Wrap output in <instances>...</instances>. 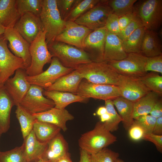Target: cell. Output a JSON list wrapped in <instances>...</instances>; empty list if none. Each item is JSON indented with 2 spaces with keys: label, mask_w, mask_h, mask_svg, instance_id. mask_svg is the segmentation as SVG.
<instances>
[{
  "label": "cell",
  "mask_w": 162,
  "mask_h": 162,
  "mask_svg": "<svg viewBox=\"0 0 162 162\" xmlns=\"http://www.w3.org/2000/svg\"><path fill=\"white\" fill-rule=\"evenodd\" d=\"M74 70L90 82L117 86L119 85L121 75L106 62H93L80 65Z\"/></svg>",
  "instance_id": "6da1fadb"
},
{
  "label": "cell",
  "mask_w": 162,
  "mask_h": 162,
  "mask_svg": "<svg viewBox=\"0 0 162 162\" xmlns=\"http://www.w3.org/2000/svg\"><path fill=\"white\" fill-rule=\"evenodd\" d=\"M47 45L53 57L65 67L74 70L80 65L94 62L88 53L74 46L56 41Z\"/></svg>",
  "instance_id": "7a4b0ae2"
},
{
  "label": "cell",
  "mask_w": 162,
  "mask_h": 162,
  "mask_svg": "<svg viewBox=\"0 0 162 162\" xmlns=\"http://www.w3.org/2000/svg\"><path fill=\"white\" fill-rule=\"evenodd\" d=\"M40 18L47 44L55 40L57 36L64 30L66 22L61 17L58 9L56 0H42Z\"/></svg>",
  "instance_id": "3957f363"
},
{
  "label": "cell",
  "mask_w": 162,
  "mask_h": 162,
  "mask_svg": "<svg viewBox=\"0 0 162 162\" xmlns=\"http://www.w3.org/2000/svg\"><path fill=\"white\" fill-rule=\"evenodd\" d=\"M116 140V137L105 128L103 123L99 122L93 129L81 135L78 140V145L80 149L92 154Z\"/></svg>",
  "instance_id": "277c9868"
},
{
  "label": "cell",
  "mask_w": 162,
  "mask_h": 162,
  "mask_svg": "<svg viewBox=\"0 0 162 162\" xmlns=\"http://www.w3.org/2000/svg\"><path fill=\"white\" fill-rule=\"evenodd\" d=\"M45 34L44 31L40 32L30 44L31 61L30 66L26 70L27 76H33L41 73L44 71V65L51 62L53 56L48 50Z\"/></svg>",
  "instance_id": "5b68a950"
},
{
  "label": "cell",
  "mask_w": 162,
  "mask_h": 162,
  "mask_svg": "<svg viewBox=\"0 0 162 162\" xmlns=\"http://www.w3.org/2000/svg\"><path fill=\"white\" fill-rule=\"evenodd\" d=\"M134 11L146 29L156 31L162 22V0H140L134 5Z\"/></svg>",
  "instance_id": "8992f818"
},
{
  "label": "cell",
  "mask_w": 162,
  "mask_h": 162,
  "mask_svg": "<svg viewBox=\"0 0 162 162\" xmlns=\"http://www.w3.org/2000/svg\"><path fill=\"white\" fill-rule=\"evenodd\" d=\"M146 58L141 53H130L122 60L107 62L121 75L140 78L147 73L144 70Z\"/></svg>",
  "instance_id": "52a82bcc"
},
{
  "label": "cell",
  "mask_w": 162,
  "mask_h": 162,
  "mask_svg": "<svg viewBox=\"0 0 162 162\" xmlns=\"http://www.w3.org/2000/svg\"><path fill=\"white\" fill-rule=\"evenodd\" d=\"M8 41L0 35V87L19 68L24 69L22 59L14 55L9 49Z\"/></svg>",
  "instance_id": "ba28073f"
},
{
  "label": "cell",
  "mask_w": 162,
  "mask_h": 162,
  "mask_svg": "<svg viewBox=\"0 0 162 162\" xmlns=\"http://www.w3.org/2000/svg\"><path fill=\"white\" fill-rule=\"evenodd\" d=\"M74 69L64 66L58 59L53 57L49 68L38 75L26 78L31 85H34L45 89L54 83L61 77L72 72Z\"/></svg>",
  "instance_id": "9c48e42d"
},
{
  "label": "cell",
  "mask_w": 162,
  "mask_h": 162,
  "mask_svg": "<svg viewBox=\"0 0 162 162\" xmlns=\"http://www.w3.org/2000/svg\"><path fill=\"white\" fill-rule=\"evenodd\" d=\"M76 94L85 98H92L105 101L112 100L121 96L117 86L93 83L86 80L81 81Z\"/></svg>",
  "instance_id": "30bf717a"
},
{
  "label": "cell",
  "mask_w": 162,
  "mask_h": 162,
  "mask_svg": "<svg viewBox=\"0 0 162 162\" xmlns=\"http://www.w3.org/2000/svg\"><path fill=\"white\" fill-rule=\"evenodd\" d=\"M112 13L108 0H100L74 22L93 31L104 27L108 16Z\"/></svg>",
  "instance_id": "8fae6325"
},
{
  "label": "cell",
  "mask_w": 162,
  "mask_h": 162,
  "mask_svg": "<svg viewBox=\"0 0 162 162\" xmlns=\"http://www.w3.org/2000/svg\"><path fill=\"white\" fill-rule=\"evenodd\" d=\"M44 89L34 85L31 86L20 105L32 114L45 111L55 107L51 100L44 97Z\"/></svg>",
  "instance_id": "7c38bea8"
},
{
  "label": "cell",
  "mask_w": 162,
  "mask_h": 162,
  "mask_svg": "<svg viewBox=\"0 0 162 162\" xmlns=\"http://www.w3.org/2000/svg\"><path fill=\"white\" fill-rule=\"evenodd\" d=\"M3 35L9 42L8 47L15 56L24 61L26 70L30 66L31 61L30 53V44L14 28H6Z\"/></svg>",
  "instance_id": "4fadbf2b"
},
{
  "label": "cell",
  "mask_w": 162,
  "mask_h": 162,
  "mask_svg": "<svg viewBox=\"0 0 162 162\" xmlns=\"http://www.w3.org/2000/svg\"><path fill=\"white\" fill-rule=\"evenodd\" d=\"M14 75L9 78L3 87L13 101L14 105L19 104L24 98L31 85L26 78V70L23 68L17 70Z\"/></svg>",
  "instance_id": "5bb4252c"
},
{
  "label": "cell",
  "mask_w": 162,
  "mask_h": 162,
  "mask_svg": "<svg viewBox=\"0 0 162 162\" xmlns=\"http://www.w3.org/2000/svg\"><path fill=\"white\" fill-rule=\"evenodd\" d=\"M14 28L30 44L40 32L44 31L40 17L31 13L21 15Z\"/></svg>",
  "instance_id": "9a60e30c"
},
{
  "label": "cell",
  "mask_w": 162,
  "mask_h": 162,
  "mask_svg": "<svg viewBox=\"0 0 162 162\" xmlns=\"http://www.w3.org/2000/svg\"><path fill=\"white\" fill-rule=\"evenodd\" d=\"M92 30L74 22L66 21L63 31L55 41L64 43L82 50L84 40Z\"/></svg>",
  "instance_id": "2e32d148"
},
{
  "label": "cell",
  "mask_w": 162,
  "mask_h": 162,
  "mask_svg": "<svg viewBox=\"0 0 162 162\" xmlns=\"http://www.w3.org/2000/svg\"><path fill=\"white\" fill-rule=\"evenodd\" d=\"M107 32L105 27L94 30L88 35L84 40L82 50L91 56L94 62L104 61Z\"/></svg>",
  "instance_id": "e0dca14e"
},
{
  "label": "cell",
  "mask_w": 162,
  "mask_h": 162,
  "mask_svg": "<svg viewBox=\"0 0 162 162\" xmlns=\"http://www.w3.org/2000/svg\"><path fill=\"white\" fill-rule=\"evenodd\" d=\"M118 87L120 96L134 103L150 91L140 78L121 75Z\"/></svg>",
  "instance_id": "ac0fdd59"
},
{
  "label": "cell",
  "mask_w": 162,
  "mask_h": 162,
  "mask_svg": "<svg viewBox=\"0 0 162 162\" xmlns=\"http://www.w3.org/2000/svg\"><path fill=\"white\" fill-rule=\"evenodd\" d=\"M36 120L54 124L64 132L68 129L66 123L73 120L74 116L65 108L61 109L53 107L45 111L33 114Z\"/></svg>",
  "instance_id": "d6986e66"
},
{
  "label": "cell",
  "mask_w": 162,
  "mask_h": 162,
  "mask_svg": "<svg viewBox=\"0 0 162 162\" xmlns=\"http://www.w3.org/2000/svg\"><path fill=\"white\" fill-rule=\"evenodd\" d=\"M127 54L123 49L119 38L107 31L105 44L104 61L121 60L126 58Z\"/></svg>",
  "instance_id": "ffe728a7"
},
{
  "label": "cell",
  "mask_w": 162,
  "mask_h": 162,
  "mask_svg": "<svg viewBox=\"0 0 162 162\" xmlns=\"http://www.w3.org/2000/svg\"><path fill=\"white\" fill-rule=\"evenodd\" d=\"M82 79L81 75L76 70H74L71 73L59 78L45 90L68 92L76 94Z\"/></svg>",
  "instance_id": "44dd1931"
},
{
  "label": "cell",
  "mask_w": 162,
  "mask_h": 162,
  "mask_svg": "<svg viewBox=\"0 0 162 162\" xmlns=\"http://www.w3.org/2000/svg\"><path fill=\"white\" fill-rule=\"evenodd\" d=\"M162 44L155 31L146 29L141 47L140 53L146 57L162 55Z\"/></svg>",
  "instance_id": "7402d4cb"
},
{
  "label": "cell",
  "mask_w": 162,
  "mask_h": 162,
  "mask_svg": "<svg viewBox=\"0 0 162 162\" xmlns=\"http://www.w3.org/2000/svg\"><path fill=\"white\" fill-rule=\"evenodd\" d=\"M21 15L16 0H0V24L6 28H14Z\"/></svg>",
  "instance_id": "603a6c76"
},
{
  "label": "cell",
  "mask_w": 162,
  "mask_h": 162,
  "mask_svg": "<svg viewBox=\"0 0 162 162\" xmlns=\"http://www.w3.org/2000/svg\"><path fill=\"white\" fill-rule=\"evenodd\" d=\"M25 151L29 162L41 159L48 147V143L41 142L37 139L33 130L24 140Z\"/></svg>",
  "instance_id": "cb8c5ba5"
},
{
  "label": "cell",
  "mask_w": 162,
  "mask_h": 162,
  "mask_svg": "<svg viewBox=\"0 0 162 162\" xmlns=\"http://www.w3.org/2000/svg\"><path fill=\"white\" fill-rule=\"evenodd\" d=\"M68 144L60 133L48 143L47 148L42 159L55 162L68 153Z\"/></svg>",
  "instance_id": "d4e9b609"
},
{
  "label": "cell",
  "mask_w": 162,
  "mask_h": 162,
  "mask_svg": "<svg viewBox=\"0 0 162 162\" xmlns=\"http://www.w3.org/2000/svg\"><path fill=\"white\" fill-rule=\"evenodd\" d=\"M43 95L52 100L55 104V107L64 109L70 104L76 102H86L89 99L82 98L71 93L56 91L44 90Z\"/></svg>",
  "instance_id": "484cf974"
},
{
  "label": "cell",
  "mask_w": 162,
  "mask_h": 162,
  "mask_svg": "<svg viewBox=\"0 0 162 162\" xmlns=\"http://www.w3.org/2000/svg\"><path fill=\"white\" fill-rule=\"evenodd\" d=\"M14 106L13 101L3 86L0 87V130L2 134L9 128L11 111Z\"/></svg>",
  "instance_id": "4316f807"
},
{
  "label": "cell",
  "mask_w": 162,
  "mask_h": 162,
  "mask_svg": "<svg viewBox=\"0 0 162 162\" xmlns=\"http://www.w3.org/2000/svg\"><path fill=\"white\" fill-rule=\"evenodd\" d=\"M32 130L39 141L48 143L60 133L61 130L54 124L36 119Z\"/></svg>",
  "instance_id": "83f0119b"
},
{
  "label": "cell",
  "mask_w": 162,
  "mask_h": 162,
  "mask_svg": "<svg viewBox=\"0 0 162 162\" xmlns=\"http://www.w3.org/2000/svg\"><path fill=\"white\" fill-rule=\"evenodd\" d=\"M160 97L157 93L150 91L134 102L133 114L134 119L141 116L148 115L154 104Z\"/></svg>",
  "instance_id": "f1b7e54d"
},
{
  "label": "cell",
  "mask_w": 162,
  "mask_h": 162,
  "mask_svg": "<svg viewBox=\"0 0 162 162\" xmlns=\"http://www.w3.org/2000/svg\"><path fill=\"white\" fill-rule=\"evenodd\" d=\"M112 100L122 119L124 128L128 130L134 120L133 117L134 103L121 96Z\"/></svg>",
  "instance_id": "f546056e"
},
{
  "label": "cell",
  "mask_w": 162,
  "mask_h": 162,
  "mask_svg": "<svg viewBox=\"0 0 162 162\" xmlns=\"http://www.w3.org/2000/svg\"><path fill=\"white\" fill-rule=\"evenodd\" d=\"M146 29L144 26L140 27L122 41L123 49L126 53H141V47Z\"/></svg>",
  "instance_id": "4dcf8cb0"
},
{
  "label": "cell",
  "mask_w": 162,
  "mask_h": 162,
  "mask_svg": "<svg viewBox=\"0 0 162 162\" xmlns=\"http://www.w3.org/2000/svg\"><path fill=\"white\" fill-rule=\"evenodd\" d=\"M15 110L16 117L20 125L22 137L24 140L32 130L36 119L20 104Z\"/></svg>",
  "instance_id": "1f68e13d"
},
{
  "label": "cell",
  "mask_w": 162,
  "mask_h": 162,
  "mask_svg": "<svg viewBox=\"0 0 162 162\" xmlns=\"http://www.w3.org/2000/svg\"><path fill=\"white\" fill-rule=\"evenodd\" d=\"M100 0H76L70 11L64 19L74 22L88 10L97 4Z\"/></svg>",
  "instance_id": "d6a6232c"
},
{
  "label": "cell",
  "mask_w": 162,
  "mask_h": 162,
  "mask_svg": "<svg viewBox=\"0 0 162 162\" xmlns=\"http://www.w3.org/2000/svg\"><path fill=\"white\" fill-rule=\"evenodd\" d=\"M136 0H108V4L112 13L118 17L133 12Z\"/></svg>",
  "instance_id": "836d02e7"
},
{
  "label": "cell",
  "mask_w": 162,
  "mask_h": 162,
  "mask_svg": "<svg viewBox=\"0 0 162 162\" xmlns=\"http://www.w3.org/2000/svg\"><path fill=\"white\" fill-rule=\"evenodd\" d=\"M0 162H29L25 152L24 144L6 151H0Z\"/></svg>",
  "instance_id": "e575fe53"
},
{
  "label": "cell",
  "mask_w": 162,
  "mask_h": 162,
  "mask_svg": "<svg viewBox=\"0 0 162 162\" xmlns=\"http://www.w3.org/2000/svg\"><path fill=\"white\" fill-rule=\"evenodd\" d=\"M140 79L143 84L150 91L162 95V76L154 72L147 73Z\"/></svg>",
  "instance_id": "d590c367"
},
{
  "label": "cell",
  "mask_w": 162,
  "mask_h": 162,
  "mask_svg": "<svg viewBox=\"0 0 162 162\" xmlns=\"http://www.w3.org/2000/svg\"><path fill=\"white\" fill-rule=\"evenodd\" d=\"M105 107L106 111L110 115V118L107 121L103 123L105 128L110 132L117 130L122 119L116 110L112 100H105Z\"/></svg>",
  "instance_id": "8d00e7d4"
},
{
  "label": "cell",
  "mask_w": 162,
  "mask_h": 162,
  "mask_svg": "<svg viewBox=\"0 0 162 162\" xmlns=\"http://www.w3.org/2000/svg\"><path fill=\"white\" fill-rule=\"evenodd\" d=\"M17 7L21 15L26 13H32L39 16L42 0H16Z\"/></svg>",
  "instance_id": "74e56055"
},
{
  "label": "cell",
  "mask_w": 162,
  "mask_h": 162,
  "mask_svg": "<svg viewBox=\"0 0 162 162\" xmlns=\"http://www.w3.org/2000/svg\"><path fill=\"white\" fill-rule=\"evenodd\" d=\"M119 154L105 148L94 154H91L92 162H116Z\"/></svg>",
  "instance_id": "f35d334b"
},
{
  "label": "cell",
  "mask_w": 162,
  "mask_h": 162,
  "mask_svg": "<svg viewBox=\"0 0 162 162\" xmlns=\"http://www.w3.org/2000/svg\"><path fill=\"white\" fill-rule=\"evenodd\" d=\"M145 71L160 73L162 74V55L146 58L144 67Z\"/></svg>",
  "instance_id": "ab89813d"
},
{
  "label": "cell",
  "mask_w": 162,
  "mask_h": 162,
  "mask_svg": "<svg viewBox=\"0 0 162 162\" xmlns=\"http://www.w3.org/2000/svg\"><path fill=\"white\" fill-rule=\"evenodd\" d=\"M157 118L150 115L140 116L134 119V122L143 128L146 134L152 133Z\"/></svg>",
  "instance_id": "60d3db41"
},
{
  "label": "cell",
  "mask_w": 162,
  "mask_h": 162,
  "mask_svg": "<svg viewBox=\"0 0 162 162\" xmlns=\"http://www.w3.org/2000/svg\"><path fill=\"white\" fill-rule=\"evenodd\" d=\"M142 26H143L141 20L136 14L130 23L121 31L120 34L118 37L122 41L127 38L137 28Z\"/></svg>",
  "instance_id": "b9f144b4"
},
{
  "label": "cell",
  "mask_w": 162,
  "mask_h": 162,
  "mask_svg": "<svg viewBox=\"0 0 162 162\" xmlns=\"http://www.w3.org/2000/svg\"><path fill=\"white\" fill-rule=\"evenodd\" d=\"M119 17L112 13L108 16L104 27L108 32L118 36L121 33L119 24Z\"/></svg>",
  "instance_id": "7bdbcfd3"
},
{
  "label": "cell",
  "mask_w": 162,
  "mask_h": 162,
  "mask_svg": "<svg viewBox=\"0 0 162 162\" xmlns=\"http://www.w3.org/2000/svg\"><path fill=\"white\" fill-rule=\"evenodd\" d=\"M128 130L130 139L136 141L143 139L146 134L143 128L134 121Z\"/></svg>",
  "instance_id": "ee69618b"
},
{
  "label": "cell",
  "mask_w": 162,
  "mask_h": 162,
  "mask_svg": "<svg viewBox=\"0 0 162 162\" xmlns=\"http://www.w3.org/2000/svg\"><path fill=\"white\" fill-rule=\"evenodd\" d=\"M76 0H56L58 9L62 18L64 20Z\"/></svg>",
  "instance_id": "f6af8a7d"
},
{
  "label": "cell",
  "mask_w": 162,
  "mask_h": 162,
  "mask_svg": "<svg viewBox=\"0 0 162 162\" xmlns=\"http://www.w3.org/2000/svg\"><path fill=\"white\" fill-rule=\"evenodd\" d=\"M143 139L153 143L158 151L162 153V135H156L152 133L146 134L144 135Z\"/></svg>",
  "instance_id": "bcb514c9"
},
{
  "label": "cell",
  "mask_w": 162,
  "mask_h": 162,
  "mask_svg": "<svg viewBox=\"0 0 162 162\" xmlns=\"http://www.w3.org/2000/svg\"><path fill=\"white\" fill-rule=\"evenodd\" d=\"M136 15L134 11L119 17L118 24L121 31L130 23Z\"/></svg>",
  "instance_id": "7dc6e473"
},
{
  "label": "cell",
  "mask_w": 162,
  "mask_h": 162,
  "mask_svg": "<svg viewBox=\"0 0 162 162\" xmlns=\"http://www.w3.org/2000/svg\"><path fill=\"white\" fill-rule=\"evenodd\" d=\"M150 115L157 118L162 116V101L159 99L154 104L149 113Z\"/></svg>",
  "instance_id": "c3c4849f"
},
{
  "label": "cell",
  "mask_w": 162,
  "mask_h": 162,
  "mask_svg": "<svg viewBox=\"0 0 162 162\" xmlns=\"http://www.w3.org/2000/svg\"><path fill=\"white\" fill-rule=\"evenodd\" d=\"M152 133L156 135H162V116L157 118Z\"/></svg>",
  "instance_id": "681fc988"
},
{
  "label": "cell",
  "mask_w": 162,
  "mask_h": 162,
  "mask_svg": "<svg viewBox=\"0 0 162 162\" xmlns=\"http://www.w3.org/2000/svg\"><path fill=\"white\" fill-rule=\"evenodd\" d=\"M80 157L79 162H92L91 154L86 151L80 149Z\"/></svg>",
  "instance_id": "f907efd6"
},
{
  "label": "cell",
  "mask_w": 162,
  "mask_h": 162,
  "mask_svg": "<svg viewBox=\"0 0 162 162\" xmlns=\"http://www.w3.org/2000/svg\"><path fill=\"white\" fill-rule=\"evenodd\" d=\"M55 162H73L70 158V155L68 152Z\"/></svg>",
  "instance_id": "816d5d0a"
},
{
  "label": "cell",
  "mask_w": 162,
  "mask_h": 162,
  "mask_svg": "<svg viewBox=\"0 0 162 162\" xmlns=\"http://www.w3.org/2000/svg\"><path fill=\"white\" fill-rule=\"evenodd\" d=\"M100 121L102 123H104L109 120L110 118V114L106 112L105 113L100 116Z\"/></svg>",
  "instance_id": "f5cc1de1"
},
{
  "label": "cell",
  "mask_w": 162,
  "mask_h": 162,
  "mask_svg": "<svg viewBox=\"0 0 162 162\" xmlns=\"http://www.w3.org/2000/svg\"><path fill=\"white\" fill-rule=\"evenodd\" d=\"M107 112L106 110L105 106H101L99 107L96 111L97 115L100 116Z\"/></svg>",
  "instance_id": "db71d44e"
},
{
  "label": "cell",
  "mask_w": 162,
  "mask_h": 162,
  "mask_svg": "<svg viewBox=\"0 0 162 162\" xmlns=\"http://www.w3.org/2000/svg\"><path fill=\"white\" fill-rule=\"evenodd\" d=\"M5 28L0 24V35L4 33Z\"/></svg>",
  "instance_id": "11a10c76"
},
{
  "label": "cell",
  "mask_w": 162,
  "mask_h": 162,
  "mask_svg": "<svg viewBox=\"0 0 162 162\" xmlns=\"http://www.w3.org/2000/svg\"><path fill=\"white\" fill-rule=\"evenodd\" d=\"M35 162H52L50 161L45 160L43 159H41Z\"/></svg>",
  "instance_id": "9f6ffc18"
},
{
  "label": "cell",
  "mask_w": 162,
  "mask_h": 162,
  "mask_svg": "<svg viewBox=\"0 0 162 162\" xmlns=\"http://www.w3.org/2000/svg\"><path fill=\"white\" fill-rule=\"evenodd\" d=\"M116 162H124V161L121 159L118 158Z\"/></svg>",
  "instance_id": "6f0895ef"
},
{
  "label": "cell",
  "mask_w": 162,
  "mask_h": 162,
  "mask_svg": "<svg viewBox=\"0 0 162 162\" xmlns=\"http://www.w3.org/2000/svg\"><path fill=\"white\" fill-rule=\"evenodd\" d=\"M2 133L1 130H0V138Z\"/></svg>",
  "instance_id": "680465c9"
}]
</instances>
